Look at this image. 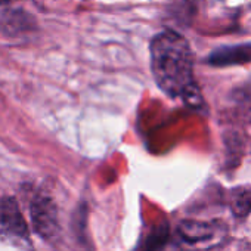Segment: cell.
Wrapping results in <instances>:
<instances>
[{"label":"cell","instance_id":"ba28073f","mask_svg":"<svg viewBox=\"0 0 251 251\" xmlns=\"http://www.w3.org/2000/svg\"><path fill=\"white\" fill-rule=\"evenodd\" d=\"M11 2H12V0H0V5H8Z\"/></svg>","mask_w":251,"mask_h":251},{"label":"cell","instance_id":"5b68a950","mask_svg":"<svg viewBox=\"0 0 251 251\" xmlns=\"http://www.w3.org/2000/svg\"><path fill=\"white\" fill-rule=\"evenodd\" d=\"M0 230L12 236H25L27 226L17 207V202L11 198L0 204Z\"/></svg>","mask_w":251,"mask_h":251},{"label":"cell","instance_id":"277c9868","mask_svg":"<svg viewBox=\"0 0 251 251\" xmlns=\"http://www.w3.org/2000/svg\"><path fill=\"white\" fill-rule=\"evenodd\" d=\"M251 62V42L214 49L208 56V64L213 67H232Z\"/></svg>","mask_w":251,"mask_h":251},{"label":"cell","instance_id":"7a4b0ae2","mask_svg":"<svg viewBox=\"0 0 251 251\" xmlns=\"http://www.w3.org/2000/svg\"><path fill=\"white\" fill-rule=\"evenodd\" d=\"M226 229L213 222H197V220H185L179 225V235L182 241L197 250H207L217 245L223 236Z\"/></svg>","mask_w":251,"mask_h":251},{"label":"cell","instance_id":"3957f363","mask_svg":"<svg viewBox=\"0 0 251 251\" xmlns=\"http://www.w3.org/2000/svg\"><path fill=\"white\" fill-rule=\"evenodd\" d=\"M31 217L36 230L45 236L52 238L58 233V211L56 205L49 197L39 195L31 202Z\"/></svg>","mask_w":251,"mask_h":251},{"label":"cell","instance_id":"8992f818","mask_svg":"<svg viewBox=\"0 0 251 251\" xmlns=\"http://www.w3.org/2000/svg\"><path fill=\"white\" fill-rule=\"evenodd\" d=\"M232 210L236 216H247L251 211V189H236L233 192Z\"/></svg>","mask_w":251,"mask_h":251},{"label":"cell","instance_id":"52a82bcc","mask_svg":"<svg viewBox=\"0 0 251 251\" xmlns=\"http://www.w3.org/2000/svg\"><path fill=\"white\" fill-rule=\"evenodd\" d=\"M158 251H183V250H182L180 247H176V245L170 244V245H163V247H160Z\"/></svg>","mask_w":251,"mask_h":251},{"label":"cell","instance_id":"6da1fadb","mask_svg":"<svg viewBox=\"0 0 251 251\" xmlns=\"http://www.w3.org/2000/svg\"><path fill=\"white\" fill-rule=\"evenodd\" d=\"M151 70L158 87L189 106H201L202 96L194 77V55L188 40L173 30L158 33L150 48Z\"/></svg>","mask_w":251,"mask_h":251}]
</instances>
